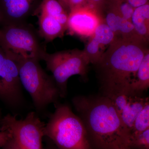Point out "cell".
I'll list each match as a JSON object with an SVG mask.
<instances>
[{
  "mask_svg": "<svg viewBox=\"0 0 149 149\" xmlns=\"http://www.w3.org/2000/svg\"><path fill=\"white\" fill-rule=\"evenodd\" d=\"M72 102L96 149L130 148L129 131L107 97L76 96Z\"/></svg>",
  "mask_w": 149,
  "mask_h": 149,
  "instance_id": "obj_1",
  "label": "cell"
},
{
  "mask_svg": "<svg viewBox=\"0 0 149 149\" xmlns=\"http://www.w3.org/2000/svg\"><path fill=\"white\" fill-rule=\"evenodd\" d=\"M148 43L138 39L118 38L108 47L95 65L102 90L128 88L135 79Z\"/></svg>",
  "mask_w": 149,
  "mask_h": 149,
  "instance_id": "obj_2",
  "label": "cell"
},
{
  "mask_svg": "<svg viewBox=\"0 0 149 149\" xmlns=\"http://www.w3.org/2000/svg\"><path fill=\"white\" fill-rule=\"evenodd\" d=\"M44 129L47 137L58 149H92L87 130L79 116L68 105L55 104Z\"/></svg>",
  "mask_w": 149,
  "mask_h": 149,
  "instance_id": "obj_3",
  "label": "cell"
},
{
  "mask_svg": "<svg viewBox=\"0 0 149 149\" xmlns=\"http://www.w3.org/2000/svg\"><path fill=\"white\" fill-rule=\"evenodd\" d=\"M39 61L27 59L17 63L22 86L30 95L37 111L40 112L50 104L57 103L61 96L52 76L46 73Z\"/></svg>",
  "mask_w": 149,
  "mask_h": 149,
  "instance_id": "obj_4",
  "label": "cell"
},
{
  "mask_svg": "<svg viewBox=\"0 0 149 149\" xmlns=\"http://www.w3.org/2000/svg\"><path fill=\"white\" fill-rule=\"evenodd\" d=\"M39 36L26 22L6 25L0 29V47L17 63L27 59L42 60L47 52Z\"/></svg>",
  "mask_w": 149,
  "mask_h": 149,
  "instance_id": "obj_5",
  "label": "cell"
},
{
  "mask_svg": "<svg viewBox=\"0 0 149 149\" xmlns=\"http://www.w3.org/2000/svg\"><path fill=\"white\" fill-rule=\"evenodd\" d=\"M42 60L59 90L61 97L67 93V83L71 76L78 74L86 77L90 63L83 50L78 49L60 51L53 54L46 52Z\"/></svg>",
  "mask_w": 149,
  "mask_h": 149,
  "instance_id": "obj_6",
  "label": "cell"
},
{
  "mask_svg": "<svg viewBox=\"0 0 149 149\" xmlns=\"http://www.w3.org/2000/svg\"><path fill=\"white\" fill-rule=\"evenodd\" d=\"M45 124L35 112L20 119L8 114L0 119V130L10 134L20 149L32 148L42 146Z\"/></svg>",
  "mask_w": 149,
  "mask_h": 149,
  "instance_id": "obj_7",
  "label": "cell"
},
{
  "mask_svg": "<svg viewBox=\"0 0 149 149\" xmlns=\"http://www.w3.org/2000/svg\"><path fill=\"white\" fill-rule=\"evenodd\" d=\"M117 112L123 124L130 132L136 117L149 102L148 97L136 93L128 88H113L102 90Z\"/></svg>",
  "mask_w": 149,
  "mask_h": 149,
  "instance_id": "obj_8",
  "label": "cell"
},
{
  "mask_svg": "<svg viewBox=\"0 0 149 149\" xmlns=\"http://www.w3.org/2000/svg\"><path fill=\"white\" fill-rule=\"evenodd\" d=\"M22 90L17 63L0 47V100L10 107H17L23 101Z\"/></svg>",
  "mask_w": 149,
  "mask_h": 149,
  "instance_id": "obj_9",
  "label": "cell"
},
{
  "mask_svg": "<svg viewBox=\"0 0 149 149\" xmlns=\"http://www.w3.org/2000/svg\"><path fill=\"white\" fill-rule=\"evenodd\" d=\"M103 19L101 14L88 5L70 11L67 30L70 35L88 39Z\"/></svg>",
  "mask_w": 149,
  "mask_h": 149,
  "instance_id": "obj_10",
  "label": "cell"
},
{
  "mask_svg": "<svg viewBox=\"0 0 149 149\" xmlns=\"http://www.w3.org/2000/svg\"><path fill=\"white\" fill-rule=\"evenodd\" d=\"M34 0H0V23L2 26L25 22Z\"/></svg>",
  "mask_w": 149,
  "mask_h": 149,
  "instance_id": "obj_11",
  "label": "cell"
},
{
  "mask_svg": "<svg viewBox=\"0 0 149 149\" xmlns=\"http://www.w3.org/2000/svg\"><path fill=\"white\" fill-rule=\"evenodd\" d=\"M39 25V35L47 42L63 37L66 30L56 19L42 11H40Z\"/></svg>",
  "mask_w": 149,
  "mask_h": 149,
  "instance_id": "obj_12",
  "label": "cell"
},
{
  "mask_svg": "<svg viewBox=\"0 0 149 149\" xmlns=\"http://www.w3.org/2000/svg\"><path fill=\"white\" fill-rule=\"evenodd\" d=\"M131 22L136 35L141 40L149 43V3L134 8Z\"/></svg>",
  "mask_w": 149,
  "mask_h": 149,
  "instance_id": "obj_13",
  "label": "cell"
},
{
  "mask_svg": "<svg viewBox=\"0 0 149 149\" xmlns=\"http://www.w3.org/2000/svg\"><path fill=\"white\" fill-rule=\"evenodd\" d=\"M149 87V51L146 54L136 72L130 89L136 93L143 94Z\"/></svg>",
  "mask_w": 149,
  "mask_h": 149,
  "instance_id": "obj_14",
  "label": "cell"
},
{
  "mask_svg": "<svg viewBox=\"0 0 149 149\" xmlns=\"http://www.w3.org/2000/svg\"><path fill=\"white\" fill-rule=\"evenodd\" d=\"M40 10L56 19L67 30L68 13L58 0H42Z\"/></svg>",
  "mask_w": 149,
  "mask_h": 149,
  "instance_id": "obj_15",
  "label": "cell"
},
{
  "mask_svg": "<svg viewBox=\"0 0 149 149\" xmlns=\"http://www.w3.org/2000/svg\"><path fill=\"white\" fill-rule=\"evenodd\" d=\"M92 37L104 49L105 46L109 47L118 38L106 23L104 19L96 28Z\"/></svg>",
  "mask_w": 149,
  "mask_h": 149,
  "instance_id": "obj_16",
  "label": "cell"
},
{
  "mask_svg": "<svg viewBox=\"0 0 149 149\" xmlns=\"http://www.w3.org/2000/svg\"><path fill=\"white\" fill-rule=\"evenodd\" d=\"M104 49L102 47L93 37L88 39V42L83 50L90 63L94 65L100 61L104 52Z\"/></svg>",
  "mask_w": 149,
  "mask_h": 149,
  "instance_id": "obj_17",
  "label": "cell"
},
{
  "mask_svg": "<svg viewBox=\"0 0 149 149\" xmlns=\"http://www.w3.org/2000/svg\"><path fill=\"white\" fill-rule=\"evenodd\" d=\"M149 128V102L144 107L133 123L130 135L143 132Z\"/></svg>",
  "mask_w": 149,
  "mask_h": 149,
  "instance_id": "obj_18",
  "label": "cell"
},
{
  "mask_svg": "<svg viewBox=\"0 0 149 149\" xmlns=\"http://www.w3.org/2000/svg\"><path fill=\"white\" fill-rule=\"evenodd\" d=\"M105 2L120 16L126 20L131 21L134 8L125 0H105Z\"/></svg>",
  "mask_w": 149,
  "mask_h": 149,
  "instance_id": "obj_19",
  "label": "cell"
},
{
  "mask_svg": "<svg viewBox=\"0 0 149 149\" xmlns=\"http://www.w3.org/2000/svg\"><path fill=\"white\" fill-rule=\"evenodd\" d=\"M129 146L131 149H149V128L141 133L130 135Z\"/></svg>",
  "mask_w": 149,
  "mask_h": 149,
  "instance_id": "obj_20",
  "label": "cell"
},
{
  "mask_svg": "<svg viewBox=\"0 0 149 149\" xmlns=\"http://www.w3.org/2000/svg\"><path fill=\"white\" fill-rule=\"evenodd\" d=\"M88 3L102 14L105 0H87Z\"/></svg>",
  "mask_w": 149,
  "mask_h": 149,
  "instance_id": "obj_21",
  "label": "cell"
},
{
  "mask_svg": "<svg viewBox=\"0 0 149 149\" xmlns=\"http://www.w3.org/2000/svg\"><path fill=\"white\" fill-rule=\"evenodd\" d=\"M69 4L70 11L89 5L87 0H69Z\"/></svg>",
  "mask_w": 149,
  "mask_h": 149,
  "instance_id": "obj_22",
  "label": "cell"
},
{
  "mask_svg": "<svg viewBox=\"0 0 149 149\" xmlns=\"http://www.w3.org/2000/svg\"><path fill=\"white\" fill-rule=\"evenodd\" d=\"M0 149H20L16 141L11 137Z\"/></svg>",
  "mask_w": 149,
  "mask_h": 149,
  "instance_id": "obj_23",
  "label": "cell"
},
{
  "mask_svg": "<svg viewBox=\"0 0 149 149\" xmlns=\"http://www.w3.org/2000/svg\"><path fill=\"white\" fill-rule=\"evenodd\" d=\"M11 137L10 134L8 132L0 130V148H1Z\"/></svg>",
  "mask_w": 149,
  "mask_h": 149,
  "instance_id": "obj_24",
  "label": "cell"
},
{
  "mask_svg": "<svg viewBox=\"0 0 149 149\" xmlns=\"http://www.w3.org/2000/svg\"><path fill=\"white\" fill-rule=\"evenodd\" d=\"M125 1L129 3L134 8L149 3V0H125Z\"/></svg>",
  "mask_w": 149,
  "mask_h": 149,
  "instance_id": "obj_25",
  "label": "cell"
},
{
  "mask_svg": "<svg viewBox=\"0 0 149 149\" xmlns=\"http://www.w3.org/2000/svg\"><path fill=\"white\" fill-rule=\"evenodd\" d=\"M65 10L69 14L70 12L69 0H58Z\"/></svg>",
  "mask_w": 149,
  "mask_h": 149,
  "instance_id": "obj_26",
  "label": "cell"
},
{
  "mask_svg": "<svg viewBox=\"0 0 149 149\" xmlns=\"http://www.w3.org/2000/svg\"><path fill=\"white\" fill-rule=\"evenodd\" d=\"M45 149H58L54 145V146H49L46 147V148Z\"/></svg>",
  "mask_w": 149,
  "mask_h": 149,
  "instance_id": "obj_27",
  "label": "cell"
},
{
  "mask_svg": "<svg viewBox=\"0 0 149 149\" xmlns=\"http://www.w3.org/2000/svg\"><path fill=\"white\" fill-rule=\"evenodd\" d=\"M1 110H0V118H1ZM0 119H1V118H0Z\"/></svg>",
  "mask_w": 149,
  "mask_h": 149,
  "instance_id": "obj_28",
  "label": "cell"
},
{
  "mask_svg": "<svg viewBox=\"0 0 149 149\" xmlns=\"http://www.w3.org/2000/svg\"><path fill=\"white\" fill-rule=\"evenodd\" d=\"M131 149L130 148H125V149Z\"/></svg>",
  "mask_w": 149,
  "mask_h": 149,
  "instance_id": "obj_29",
  "label": "cell"
}]
</instances>
